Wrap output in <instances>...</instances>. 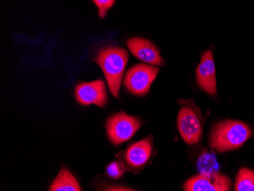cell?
Wrapping results in <instances>:
<instances>
[{
  "mask_svg": "<svg viewBox=\"0 0 254 191\" xmlns=\"http://www.w3.org/2000/svg\"><path fill=\"white\" fill-rule=\"evenodd\" d=\"M93 1L98 8V15L100 18H104L106 16L108 10L113 6L116 0H93Z\"/></svg>",
  "mask_w": 254,
  "mask_h": 191,
  "instance_id": "obj_14",
  "label": "cell"
},
{
  "mask_svg": "<svg viewBox=\"0 0 254 191\" xmlns=\"http://www.w3.org/2000/svg\"><path fill=\"white\" fill-rule=\"evenodd\" d=\"M178 127L181 137L190 145L197 143L202 133V121L197 111L189 106L180 110Z\"/></svg>",
  "mask_w": 254,
  "mask_h": 191,
  "instance_id": "obj_5",
  "label": "cell"
},
{
  "mask_svg": "<svg viewBox=\"0 0 254 191\" xmlns=\"http://www.w3.org/2000/svg\"><path fill=\"white\" fill-rule=\"evenodd\" d=\"M232 181L220 172L212 175H198L192 177L184 184L187 191H228Z\"/></svg>",
  "mask_w": 254,
  "mask_h": 191,
  "instance_id": "obj_7",
  "label": "cell"
},
{
  "mask_svg": "<svg viewBox=\"0 0 254 191\" xmlns=\"http://www.w3.org/2000/svg\"><path fill=\"white\" fill-rule=\"evenodd\" d=\"M152 142L151 137L142 139L132 144L125 152L127 165L132 168L143 166L152 155Z\"/></svg>",
  "mask_w": 254,
  "mask_h": 191,
  "instance_id": "obj_10",
  "label": "cell"
},
{
  "mask_svg": "<svg viewBox=\"0 0 254 191\" xmlns=\"http://www.w3.org/2000/svg\"><path fill=\"white\" fill-rule=\"evenodd\" d=\"M127 48L137 59L152 65H164V59L153 43L142 38H129Z\"/></svg>",
  "mask_w": 254,
  "mask_h": 191,
  "instance_id": "obj_9",
  "label": "cell"
},
{
  "mask_svg": "<svg viewBox=\"0 0 254 191\" xmlns=\"http://www.w3.org/2000/svg\"><path fill=\"white\" fill-rule=\"evenodd\" d=\"M252 135V130L242 121L226 120L212 128L209 139L211 149L218 152H229L241 148Z\"/></svg>",
  "mask_w": 254,
  "mask_h": 191,
  "instance_id": "obj_1",
  "label": "cell"
},
{
  "mask_svg": "<svg viewBox=\"0 0 254 191\" xmlns=\"http://www.w3.org/2000/svg\"><path fill=\"white\" fill-rule=\"evenodd\" d=\"M95 61L105 74L111 95L118 98L123 75L129 61L127 50L119 47L103 48L97 53Z\"/></svg>",
  "mask_w": 254,
  "mask_h": 191,
  "instance_id": "obj_2",
  "label": "cell"
},
{
  "mask_svg": "<svg viewBox=\"0 0 254 191\" xmlns=\"http://www.w3.org/2000/svg\"><path fill=\"white\" fill-rule=\"evenodd\" d=\"M75 95L80 105L105 107L108 103V92L105 82L95 80L78 84L75 88Z\"/></svg>",
  "mask_w": 254,
  "mask_h": 191,
  "instance_id": "obj_6",
  "label": "cell"
},
{
  "mask_svg": "<svg viewBox=\"0 0 254 191\" xmlns=\"http://www.w3.org/2000/svg\"><path fill=\"white\" fill-rule=\"evenodd\" d=\"M197 169L199 175H212L219 172V164L212 152L204 150L199 157Z\"/></svg>",
  "mask_w": 254,
  "mask_h": 191,
  "instance_id": "obj_12",
  "label": "cell"
},
{
  "mask_svg": "<svg viewBox=\"0 0 254 191\" xmlns=\"http://www.w3.org/2000/svg\"><path fill=\"white\" fill-rule=\"evenodd\" d=\"M195 77L198 85L204 92L210 95L217 93L215 62L213 54L210 50L202 54L195 71Z\"/></svg>",
  "mask_w": 254,
  "mask_h": 191,
  "instance_id": "obj_8",
  "label": "cell"
},
{
  "mask_svg": "<svg viewBox=\"0 0 254 191\" xmlns=\"http://www.w3.org/2000/svg\"><path fill=\"white\" fill-rule=\"evenodd\" d=\"M51 191H81V187L73 175L65 168H61L50 187Z\"/></svg>",
  "mask_w": 254,
  "mask_h": 191,
  "instance_id": "obj_11",
  "label": "cell"
},
{
  "mask_svg": "<svg viewBox=\"0 0 254 191\" xmlns=\"http://www.w3.org/2000/svg\"><path fill=\"white\" fill-rule=\"evenodd\" d=\"M141 127V121L136 117L119 112L111 115L107 121L108 138L114 145H119L129 140Z\"/></svg>",
  "mask_w": 254,
  "mask_h": 191,
  "instance_id": "obj_3",
  "label": "cell"
},
{
  "mask_svg": "<svg viewBox=\"0 0 254 191\" xmlns=\"http://www.w3.org/2000/svg\"><path fill=\"white\" fill-rule=\"evenodd\" d=\"M235 191H254V172L244 168L238 172L235 184Z\"/></svg>",
  "mask_w": 254,
  "mask_h": 191,
  "instance_id": "obj_13",
  "label": "cell"
},
{
  "mask_svg": "<svg viewBox=\"0 0 254 191\" xmlns=\"http://www.w3.org/2000/svg\"><path fill=\"white\" fill-rule=\"evenodd\" d=\"M108 191H132V190L124 188H110Z\"/></svg>",
  "mask_w": 254,
  "mask_h": 191,
  "instance_id": "obj_16",
  "label": "cell"
},
{
  "mask_svg": "<svg viewBox=\"0 0 254 191\" xmlns=\"http://www.w3.org/2000/svg\"><path fill=\"white\" fill-rule=\"evenodd\" d=\"M106 173L108 176L114 179H118L123 176L124 173V168L121 164L117 162H112L108 165L106 169Z\"/></svg>",
  "mask_w": 254,
  "mask_h": 191,
  "instance_id": "obj_15",
  "label": "cell"
},
{
  "mask_svg": "<svg viewBox=\"0 0 254 191\" xmlns=\"http://www.w3.org/2000/svg\"><path fill=\"white\" fill-rule=\"evenodd\" d=\"M159 71V68L155 65L136 64L127 71L124 85L132 95L144 96L149 92Z\"/></svg>",
  "mask_w": 254,
  "mask_h": 191,
  "instance_id": "obj_4",
  "label": "cell"
}]
</instances>
